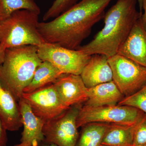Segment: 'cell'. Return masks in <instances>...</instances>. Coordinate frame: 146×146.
<instances>
[{"label": "cell", "instance_id": "3", "mask_svg": "<svg viewBox=\"0 0 146 146\" xmlns=\"http://www.w3.org/2000/svg\"><path fill=\"white\" fill-rule=\"evenodd\" d=\"M42 62L37 46L25 45L5 50L4 60L0 65V80L18 101Z\"/></svg>", "mask_w": 146, "mask_h": 146}, {"label": "cell", "instance_id": "13", "mask_svg": "<svg viewBox=\"0 0 146 146\" xmlns=\"http://www.w3.org/2000/svg\"><path fill=\"white\" fill-rule=\"evenodd\" d=\"M80 76L87 88L112 81V71L108 57L103 54L91 55Z\"/></svg>", "mask_w": 146, "mask_h": 146}, {"label": "cell", "instance_id": "9", "mask_svg": "<svg viewBox=\"0 0 146 146\" xmlns=\"http://www.w3.org/2000/svg\"><path fill=\"white\" fill-rule=\"evenodd\" d=\"M22 98L36 116L44 121L52 119L69 109L63 103L53 84L31 93H23Z\"/></svg>", "mask_w": 146, "mask_h": 146}, {"label": "cell", "instance_id": "24", "mask_svg": "<svg viewBox=\"0 0 146 146\" xmlns=\"http://www.w3.org/2000/svg\"><path fill=\"white\" fill-rule=\"evenodd\" d=\"M141 23L146 30V0H143V13L140 18Z\"/></svg>", "mask_w": 146, "mask_h": 146}, {"label": "cell", "instance_id": "10", "mask_svg": "<svg viewBox=\"0 0 146 146\" xmlns=\"http://www.w3.org/2000/svg\"><path fill=\"white\" fill-rule=\"evenodd\" d=\"M53 84L63 103L68 108L87 100V88L80 75L63 74Z\"/></svg>", "mask_w": 146, "mask_h": 146}, {"label": "cell", "instance_id": "1", "mask_svg": "<svg viewBox=\"0 0 146 146\" xmlns=\"http://www.w3.org/2000/svg\"><path fill=\"white\" fill-rule=\"evenodd\" d=\"M112 1L81 0L52 21L39 22L38 31L46 43L77 50L94 26L104 19Z\"/></svg>", "mask_w": 146, "mask_h": 146}, {"label": "cell", "instance_id": "21", "mask_svg": "<svg viewBox=\"0 0 146 146\" xmlns=\"http://www.w3.org/2000/svg\"><path fill=\"white\" fill-rule=\"evenodd\" d=\"M78 0H55L43 16V21L56 18L78 3Z\"/></svg>", "mask_w": 146, "mask_h": 146}, {"label": "cell", "instance_id": "15", "mask_svg": "<svg viewBox=\"0 0 146 146\" xmlns=\"http://www.w3.org/2000/svg\"><path fill=\"white\" fill-rule=\"evenodd\" d=\"M88 98L85 105L101 106L117 105L123 95L113 81L87 88Z\"/></svg>", "mask_w": 146, "mask_h": 146}, {"label": "cell", "instance_id": "7", "mask_svg": "<svg viewBox=\"0 0 146 146\" xmlns=\"http://www.w3.org/2000/svg\"><path fill=\"white\" fill-rule=\"evenodd\" d=\"M80 108L79 104L73 106L56 117L46 121L44 141L57 146H76L79 137L77 119Z\"/></svg>", "mask_w": 146, "mask_h": 146}, {"label": "cell", "instance_id": "8", "mask_svg": "<svg viewBox=\"0 0 146 146\" xmlns=\"http://www.w3.org/2000/svg\"><path fill=\"white\" fill-rule=\"evenodd\" d=\"M37 53L42 61L50 62L63 74L80 75L91 56L79 50L46 42L37 46Z\"/></svg>", "mask_w": 146, "mask_h": 146}, {"label": "cell", "instance_id": "22", "mask_svg": "<svg viewBox=\"0 0 146 146\" xmlns=\"http://www.w3.org/2000/svg\"><path fill=\"white\" fill-rule=\"evenodd\" d=\"M133 146H146V114L138 122L133 134Z\"/></svg>", "mask_w": 146, "mask_h": 146}, {"label": "cell", "instance_id": "25", "mask_svg": "<svg viewBox=\"0 0 146 146\" xmlns=\"http://www.w3.org/2000/svg\"><path fill=\"white\" fill-rule=\"evenodd\" d=\"M5 50L0 46V65H1L4 60Z\"/></svg>", "mask_w": 146, "mask_h": 146}, {"label": "cell", "instance_id": "4", "mask_svg": "<svg viewBox=\"0 0 146 146\" xmlns=\"http://www.w3.org/2000/svg\"><path fill=\"white\" fill-rule=\"evenodd\" d=\"M39 15L23 9L0 21V46L6 50L25 45L38 46L44 43L38 31Z\"/></svg>", "mask_w": 146, "mask_h": 146}, {"label": "cell", "instance_id": "27", "mask_svg": "<svg viewBox=\"0 0 146 146\" xmlns=\"http://www.w3.org/2000/svg\"><path fill=\"white\" fill-rule=\"evenodd\" d=\"M13 146H32L31 145H28L25 143H21L17 144V145H15Z\"/></svg>", "mask_w": 146, "mask_h": 146}, {"label": "cell", "instance_id": "17", "mask_svg": "<svg viewBox=\"0 0 146 146\" xmlns=\"http://www.w3.org/2000/svg\"><path fill=\"white\" fill-rule=\"evenodd\" d=\"M63 73L51 63L42 61L36 68L29 84L24 89L23 93H31L55 82Z\"/></svg>", "mask_w": 146, "mask_h": 146}, {"label": "cell", "instance_id": "18", "mask_svg": "<svg viewBox=\"0 0 146 146\" xmlns=\"http://www.w3.org/2000/svg\"><path fill=\"white\" fill-rule=\"evenodd\" d=\"M109 124L92 123L84 125L76 146H100Z\"/></svg>", "mask_w": 146, "mask_h": 146}, {"label": "cell", "instance_id": "19", "mask_svg": "<svg viewBox=\"0 0 146 146\" xmlns=\"http://www.w3.org/2000/svg\"><path fill=\"white\" fill-rule=\"evenodd\" d=\"M28 10L40 13V9L35 0H0V21L18 10Z\"/></svg>", "mask_w": 146, "mask_h": 146}, {"label": "cell", "instance_id": "11", "mask_svg": "<svg viewBox=\"0 0 146 146\" xmlns=\"http://www.w3.org/2000/svg\"><path fill=\"white\" fill-rule=\"evenodd\" d=\"M18 102L24 127L21 143L32 146H39L44 140L43 129L46 121L35 114L29 105L23 99L21 98Z\"/></svg>", "mask_w": 146, "mask_h": 146}, {"label": "cell", "instance_id": "6", "mask_svg": "<svg viewBox=\"0 0 146 146\" xmlns=\"http://www.w3.org/2000/svg\"><path fill=\"white\" fill-rule=\"evenodd\" d=\"M108 61L112 81L123 96L131 95L146 84V67L118 54L108 58Z\"/></svg>", "mask_w": 146, "mask_h": 146}, {"label": "cell", "instance_id": "2", "mask_svg": "<svg viewBox=\"0 0 146 146\" xmlns=\"http://www.w3.org/2000/svg\"><path fill=\"white\" fill-rule=\"evenodd\" d=\"M138 3V0H118L105 13L103 29L91 42L77 50L89 56L100 54L109 58L117 54L141 18Z\"/></svg>", "mask_w": 146, "mask_h": 146}, {"label": "cell", "instance_id": "12", "mask_svg": "<svg viewBox=\"0 0 146 146\" xmlns=\"http://www.w3.org/2000/svg\"><path fill=\"white\" fill-rule=\"evenodd\" d=\"M117 54L146 67V30L140 18L120 47Z\"/></svg>", "mask_w": 146, "mask_h": 146}, {"label": "cell", "instance_id": "14", "mask_svg": "<svg viewBox=\"0 0 146 146\" xmlns=\"http://www.w3.org/2000/svg\"><path fill=\"white\" fill-rule=\"evenodd\" d=\"M18 102L0 80V117L7 130L16 131L23 126Z\"/></svg>", "mask_w": 146, "mask_h": 146}, {"label": "cell", "instance_id": "16", "mask_svg": "<svg viewBox=\"0 0 146 146\" xmlns=\"http://www.w3.org/2000/svg\"><path fill=\"white\" fill-rule=\"evenodd\" d=\"M137 123L132 125L110 124L101 145L104 146H133V134Z\"/></svg>", "mask_w": 146, "mask_h": 146}, {"label": "cell", "instance_id": "5", "mask_svg": "<svg viewBox=\"0 0 146 146\" xmlns=\"http://www.w3.org/2000/svg\"><path fill=\"white\" fill-rule=\"evenodd\" d=\"M145 114L140 110L127 106L107 105L80 107L77 119L78 127L92 123L132 125L138 122Z\"/></svg>", "mask_w": 146, "mask_h": 146}, {"label": "cell", "instance_id": "20", "mask_svg": "<svg viewBox=\"0 0 146 146\" xmlns=\"http://www.w3.org/2000/svg\"><path fill=\"white\" fill-rule=\"evenodd\" d=\"M118 105L135 108L146 114V84L135 93L124 98Z\"/></svg>", "mask_w": 146, "mask_h": 146}, {"label": "cell", "instance_id": "28", "mask_svg": "<svg viewBox=\"0 0 146 146\" xmlns=\"http://www.w3.org/2000/svg\"><path fill=\"white\" fill-rule=\"evenodd\" d=\"M40 146H57L56 145L53 144H46Z\"/></svg>", "mask_w": 146, "mask_h": 146}, {"label": "cell", "instance_id": "29", "mask_svg": "<svg viewBox=\"0 0 146 146\" xmlns=\"http://www.w3.org/2000/svg\"><path fill=\"white\" fill-rule=\"evenodd\" d=\"M100 146H104L102 145H100Z\"/></svg>", "mask_w": 146, "mask_h": 146}, {"label": "cell", "instance_id": "23", "mask_svg": "<svg viewBox=\"0 0 146 146\" xmlns=\"http://www.w3.org/2000/svg\"><path fill=\"white\" fill-rule=\"evenodd\" d=\"M7 129L3 122L2 120L0 117V146H7Z\"/></svg>", "mask_w": 146, "mask_h": 146}, {"label": "cell", "instance_id": "26", "mask_svg": "<svg viewBox=\"0 0 146 146\" xmlns=\"http://www.w3.org/2000/svg\"><path fill=\"white\" fill-rule=\"evenodd\" d=\"M138 4H139V8H140V13L142 15L143 13V0H138Z\"/></svg>", "mask_w": 146, "mask_h": 146}]
</instances>
